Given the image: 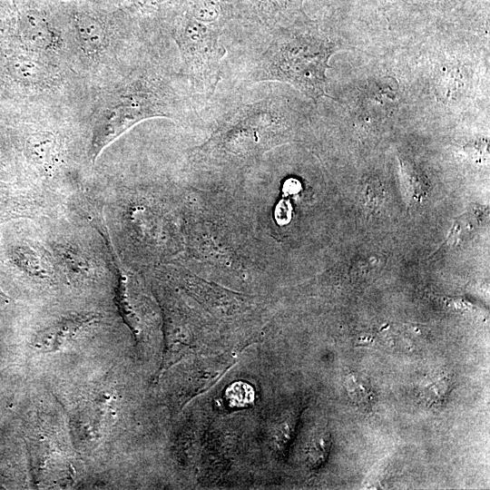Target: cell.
<instances>
[{
  "mask_svg": "<svg viewBox=\"0 0 490 490\" xmlns=\"http://www.w3.org/2000/svg\"><path fill=\"white\" fill-rule=\"evenodd\" d=\"M330 47L324 41L297 38L282 44L270 60L273 79L293 84L314 99L324 95Z\"/></svg>",
  "mask_w": 490,
  "mask_h": 490,
  "instance_id": "cell-1",
  "label": "cell"
},
{
  "mask_svg": "<svg viewBox=\"0 0 490 490\" xmlns=\"http://www.w3.org/2000/svg\"><path fill=\"white\" fill-rule=\"evenodd\" d=\"M142 97L126 96L106 107L95 122L92 137V159H97L103 150L138 122L157 115Z\"/></svg>",
  "mask_w": 490,
  "mask_h": 490,
  "instance_id": "cell-2",
  "label": "cell"
},
{
  "mask_svg": "<svg viewBox=\"0 0 490 490\" xmlns=\"http://www.w3.org/2000/svg\"><path fill=\"white\" fill-rule=\"evenodd\" d=\"M101 316L84 312L72 314L54 320L36 334L33 346L42 353L61 351L87 328L97 323Z\"/></svg>",
  "mask_w": 490,
  "mask_h": 490,
  "instance_id": "cell-3",
  "label": "cell"
},
{
  "mask_svg": "<svg viewBox=\"0 0 490 490\" xmlns=\"http://www.w3.org/2000/svg\"><path fill=\"white\" fill-rule=\"evenodd\" d=\"M180 41L196 73L205 80H212L217 75L218 61L223 54L217 38L206 31L199 33L195 27H190L184 30Z\"/></svg>",
  "mask_w": 490,
  "mask_h": 490,
  "instance_id": "cell-4",
  "label": "cell"
},
{
  "mask_svg": "<svg viewBox=\"0 0 490 490\" xmlns=\"http://www.w3.org/2000/svg\"><path fill=\"white\" fill-rule=\"evenodd\" d=\"M25 157L44 173H53L61 164L63 148L57 137L48 132H32L24 141Z\"/></svg>",
  "mask_w": 490,
  "mask_h": 490,
  "instance_id": "cell-5",
  "label": "cell"
},
{
  "mask_svg": "<svg viewBox=\"0 0 490 490\" xmlns=\"http://www.w3.org/2000/svg\"><path fill=\"white\" fill-rule=\"evenodd\" d=\"M18 35L24 45L35 50L53 49L58 43L57 35L46 18L34 10L20 15Z\"/></svg>",
  "mask_w": 490,
  "mask_h": 490,
  "instance_id": "cell-6",
  "label": "cell"
},
{
  "mask_svg": "<svg viewBox=\"0 0 490 490\" xmlns=\"http://www.w3.org/2000/svg\"><path fill=\"white\" fill-rule=\"evenodd\" d=\"M11 263L24 274L47 279L52 274V266L45 255L26 241L13 244L8 249Z\"/></svg>",
  "mask_w": 490,
  "mask_h": 490,
  "instance_id": "cell-7",
  "label": "cell"
},
{
  "mask_svg": "<svg viewBox=\"0 0 490 490\" xmlns=\"http://www.w3.org/2000/svg\"><path fill=\"white\" fill-rule=\"evenodd\" d=\"M38 208L29 194L0 181V222L34 216Z\"/></svg>",
  "mask_w": 490,
  "mask_h": 490,
  "instance_id": "cell-8",
  "label": "cell"
},
{
  "mask_svg": "<svg viewBox=\"0 0 490 490\" xmlns=\"http://www.w3.org/2000/svg\"><path fill=\"white\" fill-rule=\"evenodd\" d=\"M81 48L89 56L98 54L106 44V30L103 24L88 14H76L74 18Z\"/></svg>",
  "mask_w": 490,
  "mask_h": 490,
  "instance_id": "cell-9",
  "label": "cell"
},
{
  "mask_svg": "<svg viewBox=\"0 0 490 490\" xmlns=\"http://www.w3.org/2000/svg\"><path fill=\"white\" fill-rule=\"evenodd\" d=\"M5 74L24 85L39 83L44 74L39 61L23 52H9L3 62Z\"/></svg>",
  "mask_w": 490,
  "mask_h": 490,
  "instance_id": "cell-10",
  "label": "cell"
},
{
  "mask_svg": "<svg viewBox=\"0 0 490 490\" xmlns=\"http://www.w3.org/2000/svg\"><path fill=\"white\" fill-rule=\"evenodd\" d=\"M118 281L115 289V299L119 311L129 326L131 330L138 335L140 333V318L134 309L130 294V275L122 268L121 262H117Z\"/></svg>",
  "mask_w": 490,
  "mask_h": 490,
  "instance_id": "cell-11",
  "label": "cell"
},
{
  "mask_svg": "<svg viewBox=\"0 0 490 490\" xmlns=\"http://www.w3.org/2000/svg\"><path fill=\"white\" fill-rule=\"evenodd\" d=\"M5 165V156H4L2 145H1V142H0V172L3 171Z\"/></svg>",
  "mask_w": 490,
  "mask_h": 490,
  "instance_id": "cell-12",
  "label": "cell"
},
{
  "mask_svg": "<svg viewBox=\"0 0 490 490\" xmlns=\"http://www.w3.org/2000/svg\"><path fill=\"white\" fill-rule=\"evenodd\" d=\"M9 297L5 293V291L0 287V301H8Z\"/></svg>",
  "mask_w": 490,
  "mask_h": 490,
  "instance_id": "cell-13",
  "label": "cell"
}]
</instances>
